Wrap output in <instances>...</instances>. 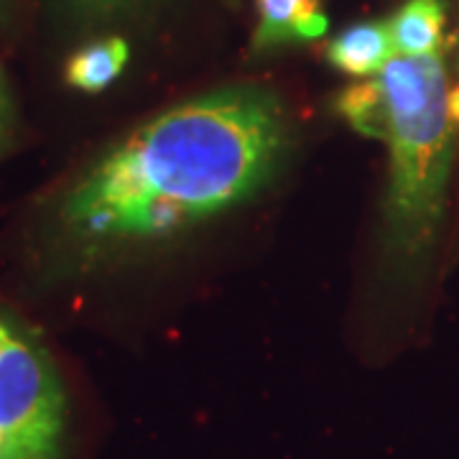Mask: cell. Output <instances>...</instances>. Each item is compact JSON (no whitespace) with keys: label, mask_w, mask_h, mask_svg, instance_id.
I'll return each instance as SVG.
<instances>
[{"label":"cell","mask_w":459,"mask_h":459,"mask_svg":"<svg viewBox=\"0 0 459 459\" xmlns=\"http://www.w3.org/2000/svg\"><path fill=\"white\" fill-rule=\"evenodd\" d=\"M291 148L276 95L232 84L151 117L98 164L62 204L84 243L128 246L177 235L255 197Z\"/></svg>","instance_id":"obj_1"},{"label":"cell","mask_w":459,"mask_h":459,"mask_svg":"<svg viewBox=\"0 0 459 459\" xmlns=\"http://www.w3.org/2000/svg\"><path fill=\"white\" fill-rule=\"evenodd\" d=\"M449 80L439 56H394L385 69L344 87L337 113L388 146L383 199L385 247L395 263H424L437 246L457 151Z\"/></svg>","instance_id":"obj_2"},{"label":"cell","mask_w":459,"mask_h":459,"mask_svg":"<svg viewBox=\"0 0 459 459\" xmlns=\"http://www.w3.org/2000/svg\"><path fill=\"white\" fill-rule=\"evenodd\" d=\"M66 395L49 350L0 312V459H62Z\"/></svg>","instance_id":"obj_3"},{"label":"cell","mask_w":459,"mask_h":459,"mask_svg":"<svg viewBox=\"0 0 459 459\" xmlns=\"http://www.w3.org/2000/svg\"><path fill=\"white\" fill-rule=\"evenodd\" d=\"M255 49H276L322 39L329 29L322 0H255Z\"/></svg>","instance_id":"obj_4"},{"label":"cell","mask_w":459,"mask_h":459,"mask_svg":"<svg viewBox=\"0 0 459 459\" xmlns=\"http://www.w3.org/2000/svg\"><path fill=\"white\" fill-rule=\"evenodd\" d=\"M395 56L388 21H365L340 31L327 44V59L334 69L355 80L380 74Z\"/></svg>","instance_id":"obj_5"},{"label":"cell","mask_w":459,"mask_h":459,"mask_svg":"<svg viewBox=\"0 0 459 459\" xmlns=\"http://www.w3.org/2000/svg\"><path fill=\"white\" fill-rule=\"evenodd\" d=\"M444 23L446 13L439 0H406L388 21L395 56H439Z\"/></svg>","instance_id":"obj_6"},{"label":"cell","mask_w":459,"mask_h":459,"mask_svg":"<svg viewBox=\"0 0 459 459\" xmlns=\"http://www.w3.org/2000/svg\"><path fill=\"white\" fill-rule=\"evenodd\" d=\"M128 59H131V49L126 39L120 36L100 39V41L87 44L66 62L65 77L74 90L102 92L123 74Z\"/></svg>","instance_id":"obj_7"},{"label":"cell","mask_w":459,"mask_h":459,"mask_svg":"<svg viewBox=\"0 0 459 459\" xmlns=\"http://www.w3.org/2000/svg\"><path fill=\"white\" fill-rule=\"evenodd\" d=\"M11 128H13V105H11V95H8V87L5 80L0 74V153L11 138Z\"/></svg>","instance_id":"obj_8"},{"label":"cell","mask_w":459,"mask_h":459,"mask_svg":"<svg viewBox=\"0 0 459 459\" xmlns=\"http://www.w3.org/2000/svg\"><path fill=\"white\" fill-rule=\"evenodd\" d=\"M82 5H92V8H110L115 3H120V0H80Z\"/></svg>","instance_id":"obj_9"}]
</instances>
